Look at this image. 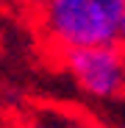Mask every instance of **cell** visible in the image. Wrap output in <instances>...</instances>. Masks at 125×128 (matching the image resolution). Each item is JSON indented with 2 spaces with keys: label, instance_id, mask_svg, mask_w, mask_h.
I'll list each match as a JSON object with an SVG mask.
<instances>
[{
  "label": "cell",
  "instance_id": "cell-1",
  "mask_svg": "<svg viewBox=\"0 0 125 128\" xmlns=\"http://www.w3.org/2000/svg\"><path fill=\"white\" fill-rule=\"evenodd\" d=\"M39 8L42 34L56 50L67 53L117 45L125 0H47Z\"/></svg>",
  "mask_w": 125,
  "mask_h": 128
},
{
  "label": "cell",
  "instance_id": "cell-2",
  "mask_svg": "<svg viewBox=\"0 0 125 128\" xmlns=\"http://www.w3.org/2000/svg\"><path fill=\"white\" fill-rule=\"evenodd\" d=\"M64 64L86 95L100 100L125 95V53L117 45L67 50Z\"/></svg>",
  "mask_w": 125,
  "mask_h": 128
},
{
  "label": "cell",
  "instance_id": "cell-3",
  "mask_svg": "<svg viewBox=\"0 0 125 128\" xmlns=\"http://www.w3.org/2000/svg\"><path fill=\"white\" fill-rule=\"evenodd\" d=\"M28 128H70V125H64V122H53V120L45 117V120H33Z\"/></svg>",
  "mask_w": 125,
  "mask_h": 128
},
{
  "label": "cell",
  "instance_id": "cell-4",
  "mask_svg": "<svg viewBox=\"0 0 125 128\" xmlns=\"http://www.w3.org/2000/svg\"><path fill=\"white\" fill-rule=\"evenodd\" d=\"M117 48L125 53V8H122V17H120V31H117Z\"/></svg>",
  "mask_w": 125,
  "mask_h": 128
},
{
  "label": "cell",
  "instance_id": "cell-5",
  "mask_svg": "<svg viewBox=\"0 0 125 128\" xmlns=\"http://www.w3.org/2000/svg\"><path fill=\"white\" fill-rule=\"evenodd\" d=\"M19 3H28V6H45L47 0H19Z\"/></svg>",
  "mask_w": 125,
  "mask_h": 128
},
{
  "label": "cell",
  "instance_id": "cell-6",
  "mask_svg": "<svg viewBox=\"0 0 125 128\" xmlns=\"http://www.w3.org/2000/svg\"><path fill=\"white\" fill-rule=\"evenodd\" d=\"M89 128H106V125H89Z\"/></svg>",
  "mask_w": 125,
  "mask_h": 128
},
{
  "label": "cell",
  "instance_id": "cell-7",
  "mask_svg": "<svg viewBox=\"0 0 125 128\" xmlns=\"http://www.w3.org/2000/svg\"><path fill=\"white\" fill-rule=\"evenodd\" d=\"M122 128H125V125H122Z\"/></svg>",
  "mask_w": 125,
  "mask_h": 128
}]
</instances>
